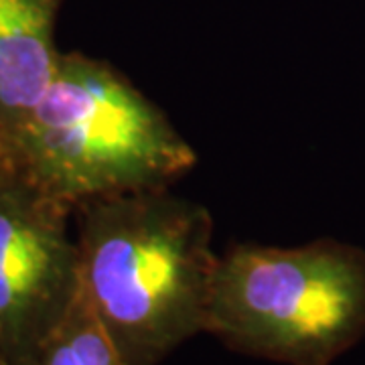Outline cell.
Returning <instances> with one entry per match:
<instances>
[{"label": "cell", "mask_w": 365, "mask_h": 365, "mask_svg": "<svg viewBox=\"0 0 365 365\" xmlns=\"http://www.w3.org/2000/svg\"><path fill=\"white\" fill-rule=\"evenodd\" d=\"M76 211L0 163V355L35 365L79 294Z\"/></svg>", "instance_id": "277c9868"}, {"label": "cell", "mask_w": 365, "mask_h": 365, "mask_svg": "<svg viewBox=\"0 0 365 365\" xmlns=\"http://www.w3.org/2000/svg\"><path fill=\"white\" fill-rule=\"evenodd\" d=\"M63 0H0V136L37 104L57 71Z\"/></svg>", "instance_id": "5b68a950"}, {"label": "cell", "mask_w": 365, "mask_h": 365, "mask_svg": "<svg viewBox=\"0 0 365 365\" xmlns=\"http://www.w3.org/2000/svg\"><path fill=\"white\" fill-rule=\"evenodd\" d=\"M205 333L284 365H331L365 335V252L335 240L220 256Z\"/></svg>", "instance_id": "3957f363"}, {"label": "cell", "mask_w": 365, "mask_h": 365, "mask_svg": "<svg viewBox=\"0 0 365 365\" xmlns=\"http://www.w3.org/2000/svg\"><path fill=\"white\" fill-rule=\"evenodd\" d=\"M0 163L76 209L102 197L173 187L195 148L108 61L61 53L49 88L13 130Z\"/></svg>", "instance_id": "7a4b0ae2"}, {"label": "cell", "mask_w": 365, "mask_h": 365, "mask_svg": "<svg viewBox=\"0 0 365 365\" xmlns=\"http://www.w3.org/2000/svg\"><path fill=\"white\" fill-rule=\"evenodd\" d=\"M79 292L128 365H158L205 333L213 217L170 187L93 199L76 209Z\"/></svg>", "instance_id": "6da1fadb"}, {"label": "cell", "mask_w": 365, "mask_h": 365, "mask_svg": "<svg viewBox=\"0 0 365 365\" xmlns=\"http://www.w3.org/2000/svg\"><path fill=\"white\" fill-rule=\"evenodd\" d=\"M35 365H128L79 292L71 311L43 345Z\"/></svg>", "instance_id": "8992f818"}, {"label": "cell", "mask_w": 365, "mask_h": 365, "mask_svg": "<svg viewBox=\"0 0 365 365\" xmlns=\"http://www.w3.org/2000/svg\"><path fill=\"white\" fill-rule=\"evenodd\" d=\"M0 365H11V364H9V361H6V359H4V357L0 355Z\"/></svg>", "instance_id": "52a82bcc"}]
</instances>
